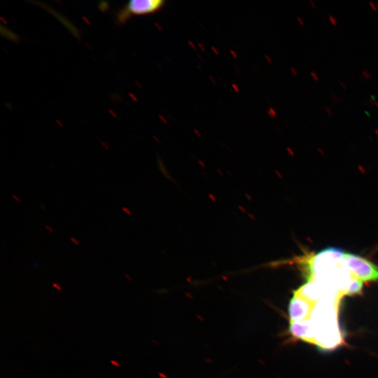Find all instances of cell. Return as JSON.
Returning a JSON list of instances; mask_svg holds the SVG:
<instances>
[{
  "instance_id": "1",
  "label": "cell",
  "mask_w": 378,
  "mask_h": 378,
  "mask_svg": "<svg viewBox=\"0 0 378 378\" xmlns=\"http://www.w3.org/2000/svg\"><path fill=\"white\" fill-rule=\"evenodd\" d=\"M342 265L363 282L378 281V267L360 255L345 252Z\"/></svg>"
},
{
  "instance_id": "18",
  "label": "cell",
  "mask_w": 378,
  "mask_h": 378,
  "mask_svg": "<svg viewBox=\"0 0 378 378\" xmlns=\"http://www.w3.org/2000/svg\"><path fill=\"white\" fill-rule=\"evenodd\" d=\"M339 83L343 88L345 89L346 88V85L342 81H340Z\"/></svg>"
},
{
  "instance_id": "14",
  "label": "cell",
  "mask_w": 378,
  "mask_h": 378,
  "mask_svg": "<svg viewBox=\"0 0 378 378\" xmlns=\"http://www.w3.org/2000/svg\"><path fill=\"white\" fill-rule=\"evenodd\" d=\"M111 363L113 365H115V366H116V367H119V366H120L119 363H117L116 361H115L114 360H111Z\"/></svg>"
},
{
  "instance_id": "5",
  "label": "cell",
  "mask_w": 378,
  "mask_h": 378,
  "mask_svg": "<svg viewBox=\"0 0 378 378\" xmlns=\"http://www.w3.org/2000/svg\"><path fill=\"white\" fill-rule=\"evenodd\" d=\"M296 293L309 300L313 304H316L328 291L321 283L310 280L299 288L295 290Z\"/></svg>"
},
{
  "instance_id": "10",
  "label": "cell",
  "mask_w": 378,
  "mask_h": 378,
  "mask_svg": "<svg viewBox=\"0 0 378 378\" xmlns=\"http://www.w3.org/2000/svg\"><path fill=\"white\" fill-rule=\"evenodd\" d=\"M369 4L371 6V7H372L374 10H377V5H376L374 2L370 1H369Z\"/></svg>"
},
{
  "instance_id": "7",
  "label": "cell",
  "mask_w": 378,
  "mask_h": 378,
  "mask_svg": "<svg viewBox=\"0 0 378 378\" xmlns=\"http://www.w3.org/2000/svg\"><path fill=\"white\" fill-rule=\"evenodd\" d=\"M362 74L367 79H370L371 78V73L367 69L363 70Z\"/></svg>"
},
{
  "instance_id": "8",
  "label": "cell",
  "mask_w": 378,
  "mask_h": 378,
  "mask_svg": "<svg viewBox=\"0 0 378 378\" xmlns=\"http://www.w3.org/2000/svg\"><path fill=\"white\" fill-rule=\"evenodd\" d=\"M329 20H330V22L333 24H337V20L336 19L334 18V16H332V15H329Z\"/></svg>"
},
{
  "instance_id": "2",
  "label": "cell",
  "mask_w": 378,
  "mask_h": 378,
  "mask_svg": "<svg viewBox=\"0 0 378 378\" xmlns=\"http://www.w3.org/2000/svg\"><path fill=\"white\" fill-rule=\"evenodd\" d=\"M164 0H131L118 13L117 21L125 22L132 15H141L153 13L160 10Z\"/></svg>"
},
{
  "instance_id": "19",
  "label": "cell",
  "mask_w": 378,
  "mask_h": 378,
  "mask_svg": "<svg viewBox=\"0 0 378 378\" xmlns=\"http://www.w3.org/2000/svg\"><path fill=\"white\" fill-rule=\"evenodd\" d=\"M309 3L312 4L313 7H316V4L314 1H313L312 0H309Z\"/></svg>"
},
{
  "instance_id": "16",
  "label": "cell",
  "mask_w": 378,
  "mask_h": 378,
  "mask_svg": "<svg viewBox=\"0 0 378 378\" xmlns=\"http://www.w3.org/2000/svg\"><path fill=\"white\" fill-rule=\"evenodd\" d=\"M71 240L74 243H75L76 244H77V245L79 244V242L77 241V239H76L75 238H74V237H71Z\"/></svg>"
},
{
  "instance_id": "11",
  "label": "cell",
  "mask_w": 378,
  "mask_h": 378,
  "mask_svg": "<svg viewBox=\"0 0 378 378\" xmlns=\"http://www.w3.org/2000/svg\"><path fill=\"white\" fill-rule=\"evenodd\" d=\"M52 286L55 287V288H57L58 290H62V288L60 287V286L57 284H55V283H53L52 284Z\"/></svg>"
},
{
  "instance_id": "9",
  "label": "cell",
  "mask_w": 378,
  "mask_h": 378,
  "mask_svg": "<svg viewBox=\"0 0 378 378\" xmlns=\"http://www.w3.org/2000/svg\"><path fill=\"white\" fill-rule=\"evenodd\" d=\"M311 75L312 76V77L316 80H318V77L315 71H311Z\"/></svg>"
},
{
  "instance_id": "23",
  "label": "cell",
  "mask_w": 378,
  "mask_h": 378,
  "mask_svg": "<svg viewBox=\"0 0 378 378\" xmlns=\"http://www.w3.org/2000/svg\"><path fill=\"white\" fill-rule=\"evenodd\" d=\"M36 263H37V262H34V265H35L36 267H38V265L36 264Z\"/></svg>"
},
{
  "instance_id": "17",
  "label": "cell",
  "mask_w": 378,
  "mask_h": 378,
  "mask_svg": "<svg viewBox=\"0 0 378 378\" xmlns=\"http://www.w3.org/2000/svg\"><path fill=\"white\" fill-rule=\"evenodd\" d=\"M12 197H13V199H15V200L16 201H18V202H20V199L18 196H16V195H13Z\"/></svg>"
},
{
  "instance_id": "21",
  "label": "cell",
  "mask_w": 378,
  "mask_h": 378,
  "mask_svg": "<svg viewBox=\"0 0 378 378\" xmlns=\"http://www.w3.org/2000/svg\"><path fill=\"white\" fill-rule=\"evenodd\" d=\"M45 227L48 230L50 231L51 232H53V230L51 227H49L48 225H46Z\"/></svg>"
},
{
  "instance_id": "12",
  "label": "cell",
  "mask_w": 378,
  "mask_h": 378,
  "mask_svg": "<svg viewBox=\"0 0 378 378\" xmlns=\"http://www.w3.org/2000/svg\"><path fill=\"white\" fill-rule=\"evenodd\" d=\"M325 110L326 111V112H327L328 114H330V115H332V110H331L330 108L326 106V107H325Z\"/></svg>"
},
{
  "instance_id": "13",
  "label": "cell",
  "mask_w": 378,
  "mask_h": 378,
  "mask_svg": "<svg viewBox=\"0 0 378 378\" xmlns=\"http://www.w3.org/2000/svg\"><path fill=\"white\" fill-rule=\"evenodd\" d=\"M122 209L127 214H131L130 210L128 208L122 207Z\"/></svg>"
},
{
  "instance_id": "22",
  "label": "cell",
  "mask_w": 378,
  "mask_h": 378,
  "mask_svg": "<svg viewBox=\"0 0 378 378\" xmlns=\"http://www.w3.org/2000/svg\"><path fill=\"white\" fill-rule=\"evenodd\" d=\"M291 69H292V71H293V74H294L295 75H297V73H296V71H295V70H294V69H293V68H292Z\"/></svg>"
},
{
  "instance_id": "6",
  "label": "cell",
  "mask_w": 378,
  "mask_h": 378,
  "mask_svg": "<svg viewBox=\"0 0 378 378\" xmlns=\"http://www.w3.org/2000/svg\"><path fill=\"white\" fill-rule=\"evenodd\" d=\"M363 287V281L353 276L347 287L346 295L348 296L358 295L361 293Z\"/></svg>"
},
{
  "instance_id": "15",
  "label": "cell",
  "mask_w": 378,
  "mask_h": 378,
  "mask_svg": "<svg viewBox=\"0 0 378 378\" xmlns=\"http://www.w3.org/2000/svg\"><path fill=\"white\" fill-rule=\"evenodd\" d=\"M369 102H370V103H372V104H374V105H376L377 106H378V102H376L375 100H372V99H369Z\"/></svg>"
},
{
  "instance_id": "3",
  "label": "cell",
  "mask_w": 378,
  "mask_h": 378,
  "mask_svg": "<svg viewBox=\"0 0 378 378\" xmlns=\"http://www.w3.org/2000/svg\"><path fill=\"white\" fill-rule=\"evenodd\" d=\"M314 307V304L293 292L288 307L290 321L309 319Z\"/></svg>"
},
{
  "instance_id": "4",
  "label": "cell",
  "mask_w": 378,
  "mask_h": 378,
  "mask_svg": "<svg viewBox=\"0 0 378 378\" xmlns=\"http://www.w3.org/2000/svg\"><path fill=\"white\" fill-rule=\"evenodd\" d=\"M288 330L293 337L316 344L315 329L311 318L290 321Z\"/></svg>"
},
{
  "instance_id": "24",
  "label": "cell",
  "mask_w": 378,
  "mask_h": 378,
  "mask_svg": "<svg viewBox=\"0 0 378 378\" xmlns=\"http://www.w3.org/2000/svg\"><path fill=\"white\" fill-rule=\"evenodd\" d=\"M374 132H375L377 134V135H378V130L374 129Z\"/></svg>"
},
{
  "instance_id": "20",
  "label": "cell",
  "mask_w": 378,
  "mask_h": 378,
  "mask_svg": "<svg viewBox=\"0 0 378 378\" xmlns=\"http://www.w3.org/2000/svg\"><path fill=\"white\" fill-rule=\"evenodd\" d=\"M298 20H299V22H300V24H304V21L302 19H301L300 17H298Z\"/></svg>"
}]
</instances>
